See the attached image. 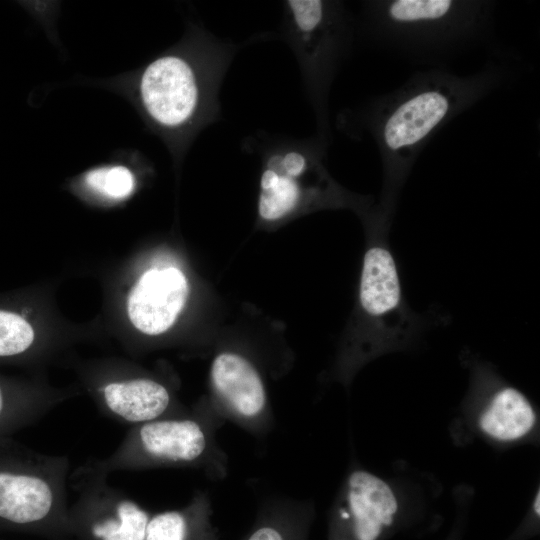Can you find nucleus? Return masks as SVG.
Masks as SVG:
<instances>
[{
	"label": "nucleus",
	"mask_w": 540,
	"mask_h": 540,
	"mask_svg": "<svg viewBox=\"0 0 540 540\" xmlns=\"http://www.w3.org/2000/svg\"><path fill=\"white\" fill-rule=\"evenodd\" d=\"M519 57L495 50L477 71L459 75L448 68L413 73L396 89L376 95L339 116L354 138L374 141L382 164L379 208L394 215L400 192L428 143L448 123L520 75Z\"/></svg>",
	"instance_id": "obj_1"
},
{
	"label": "nucleus",
	"mask_w": 540,
	"mask_h": 540,
	"mask_svg": "<svg viewBox=\"0 0 540 540\" xmlns=\"http://www.w3.org/2000/svg\"><path fill=\"white\" fill-rule=\"evenodd\" d=\"M236 49L196 28L139 71L134 88L139 108L176 155L220 118L218 94Z\"/></svg>",
	"instance_id": "obj_2"
},
{
	"label": "nucleus",
	"mask_w": 540,
	"mask_h": 540,
	"mask_svg": "<svg viewBox=\"0 0 540 540\" xmlns=\"http://www.w3.org/2000/svg\"><path fill=\"white\" fill-rule=\"evenodd\" d=\"M497 3L490 0H370L357 28L376 47L408 62L447 68L487 44Z\"/></svg>",
	"instance_id": "obj_3"
},
{
	"label": "nucleus",
	"mask_w": 540,
	"mask_h": 540,
	"mask_svg": "<svg viewBox=\"0 0 540 540\" xmlns=\"http://www.w3.org/2000/svg\"><path fill=\"white\" fill-rule=\"evenodd\" d=\"M66 455L31 449L0 437V531L66 540L72 537Z\"/></svg>",
	"instance_id": "obj_4"
},
{
	"label": "nucleus",
	"mask_w": 540,
	"mask_h": 540,
	"mask_svg": "<svg viewBox=\"0 0 540 540\" xmlns=\"http://www.w3.org/2000/svg\"><path fill=\"white\" fill-rule=\"evenodd\" d=\"M224 422L206 402L183 415L132 426L108 457L92 460L108 474L163 467L193 468L212 480H221L228 473V457L216 435Z\"/></svg>",
	"instance_id": "obj_5"
},
{
	"label": "nucleus",
	"mask_w": 540,
	"mask_h": 540,
	"mask_svg": "<svg viewBox=\"0 0 540 540\" xmlns=\"http://www.w3.org/2000/svg\"><path fill=\"white\" fill-rule=\"evenodd\" d=\"M328 147L318 136L264 139L257 204L262 221H281L307 207L350 206L362 214L371 208V197L353 195L330 177Z\"/></svg>",
	"instance_id": "obj_6"
},
{
	"label": "nucleus",
	"mask_w": 540,
	"mask_h": 540,
	"mask_svg": "<svg viewBox=\"0 0 540 540\" xmlns=\"http://www.w3.org/2000/svg\"><path fill=\"white\" fill-rule=\"evenodd\" d=\"M357 20L342 1L284 2L282 32L299 63L304 88L313 108L317 134L330 144L329 95L351 53Z\"/></svg>",
	"instance_id": "obj_7"
},
{
	"label": "nucleus",
	"mask_w": 540,
	"mask_h": 540,
	"mask_svg": "<svg viewBox=\"0 0 540 540\" xmlns=\"http://www.w3.org/2000/svg\"><path fill=\"white\" fill-rule=\"evenodd\" d=\"M364 216L372 240L364 254L359 283L363 328L347 359L349 372L379 355L408 346L420 326V318L404 299L397 265L387 243L393 216L378 206Z\"/></svg>",
	"instance_id": "obj_8"
},
{
	"label": "nucleus",
	"mask_w": 540,
	"mask_h": 540,
	"mask_svg": "<svg viewBox=\"0 0 540 540\" xmlns=\"http://www.w3.org/2000/svg\"><path fill=\"white\" fill-rule=\"evenodd\" d=\"M413 494L399 478L352 468L333 502L329 540H380L395 525Z\"/></svg>",
	"instance_id": "obj_9"
},
{
	"label": "nucleus",
	"mask_w": 540,
	"mask_h": 540,
	"mask_svg": "<svg viewBox=\"0 0 540 540\" xmlns=\"http://www.w3.org/2000/svg\"><path fill=\"white\" fill-rule=\"evenodd\" d=\"M93 460L69 476L77 499L69 506L72 537L78 540H145L151 514L108 483Z\"/></svg>",
	"instance_id": "obj_10"
},
{
	"label": "nucleus",
	"mask_w": 540,
	"mask_h": 540,
	"mask_svg": "<svg viewBox=\"0 0 540 540\" xmlns=\"http://www.w3.org/2000/svg\"><path fill=\"white\" fill-rule=\"evenodd\" d=\"M466 411L472 431L490 443L510 446L535 435L537 412L527 396L487 364L471 366Z\"/></svg>",
	"instance_id": "obj_11"
},
{
	"label": "nucleus",
	"mask_w": 540,
	"mask_h": 540,
	"mask_svg": "<svg viewBox=\"0 0 540 540\" xmlns=\"http://www.w3.org/2000/svg\"><path fill=\"white\" fill-rule=\"evenodd\" d=\"M210 404L224 421L261 437L272 428L267 391L256 366L234 351L218 353L210 367Z\"/></svg>",
	"instance_id": "obj_12"
},
{
	"label": "nucleus",
	"mask_w": 540,
	"mask_h": 540,
	"mask_svg": "<svg viewBox=\"0 0 540 540\" xmlns=\"http://www.w3.org/2000/svg\"><path fill=\"white\" fill-rule=\"evenodd\" d=\"M95 393L103 415L131 427L189 411L164 383L149 376L107 379L95 387Z\"/></svg>",
	"instance_id": "obj_13"
},
{
	"label": "nucleus",
	"mask_w": 540,
	"mask_h": 540,
	"mask_svg": "<svg viewBox=\"0 0 540 540\" xmlns=\"http://www.w3.org/2000/svg\"><path fill=\"white\" fill-rule=\"evenodd\" d=\"M187 296L188 283L182 271L175 267L148 270L129 294V319L140 332L160 335L174 324Z\"/></svg>",
	"instance_id": "obj_14"
},
{
	"label": "nucleus",
	"mask_w": 540,
	"mask_h": 540,
	"mask_svg": "<svg viewBox=\"0 0 540 540\" xmlns=\"http://www.w3.org/2000/svg\"><path fill=\"white\" fill-rule=\"evenodd\" d=\"M211 516L209 494L197 490L185 506L151 515L145 540H217Z\"/></svg>",
	"instance_id": "obj_15"
},
{
	"label": "nucleus",
	"mask_w": 540,
	"mask_h": 540,
	"mask_svg": "<svg viewBox=\"0 0 540 540\" xmlns=\"http://www.w3.org/2000/svg\"><path fill=\"white\" fill-rule=\"evenodd\" d=\"M312 504L288 497L265 501L245 540H305Z\"/></svg>",
	"instance_id": "obj_16"
},
{
	"label": "nucleus",
	"mask_w": 540,
	"mask_h": 540,
	"mask_svg": "<svg viewBox=\"0 0 540 540\" xmlns=\"http://www.w3.org/2000/svg\"><path fill=\"white\" fill-rule=\"evenodd\" d=\"M59 397L0 380V437L41 420L59 402Z\"/></svg>",
	"instance_id": "obj_17"
},
{
	"label": "nucleus",
	"mask_w": 540,
	"mask_h": 540,
	"mask_svg": "<svg viewBox=\"0 0 540 540\" xmlns=\"http://www.w3.org/2000/svg\"><path fill=\"white\" fill-rule=\"evenodd\" d=\"M85 185L93 192L112 200L130 196L136 184L133 171L124 165L94 168L84 175Z\"/></svg>",
	"instance_id": "obj_18"
},
{
	"label": "nucleus",
	"mask_w": 540,
	"mask_h": 540,
	"mask_svg": "<svg viewBox=\"0 0 540 540\" xmlns=\"http://www.w3.org/2000/svg\"><path fill=\"white\" fill-rule=\"evenodd\" d=\"M35 331L21 315L0 310V359L20 358L30 352Z\"/></svg>",
	"instance_id": "obj_19"
}]
</instances>
